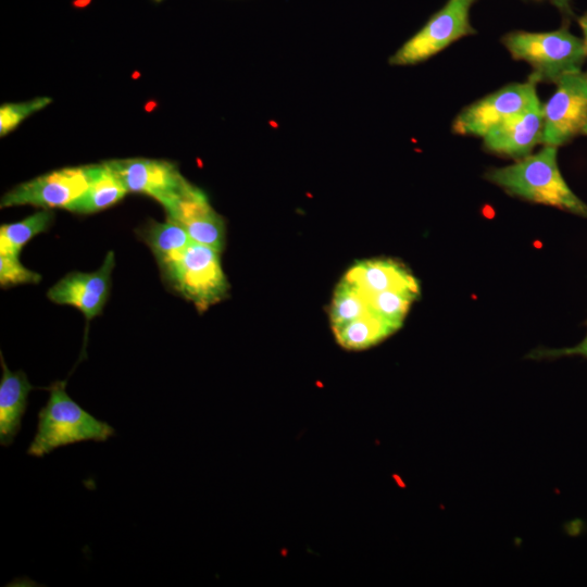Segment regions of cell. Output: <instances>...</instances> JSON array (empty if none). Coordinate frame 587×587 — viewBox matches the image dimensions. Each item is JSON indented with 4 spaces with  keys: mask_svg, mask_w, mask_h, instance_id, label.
<instances>
[{
    "mask_svg": "<svg viewBox=\"0 0 587 587\" xmlns=\"http://www.w3.org/2000/svg\"><path fill=\"white\" fill-rule=\"evenodd\" d=\"M541 137L542 104L539 101L491 128L482 139L486 151L516 161L541 145Z\"/></svg>",
    "mask_w": 587,
    "mask_h": 587,
    "instance_id": "cell-11",
    "label": "cell"
},
{
    "mask_svg": "<svg viewBox=\"0 0 587 587\" xmlns=\"http://www.w3.org/2000/svg\"><path fill=\"white\" fill-rule=\"evenodd\" d=\"M137 234L150 248L163 279L172 272L192 242L186 230L168 218L164 223L150 221L137 230Z\"/></svg>",
    "mask_w": 587,
    "mask_h": 587,
    "instance_id": "cell-15",
    "label": "cell"
},
{
    "mask_svg": "<svg viewBox=\"0 0 587 587\" xmlns=\"http://www.w3.org/2000/svg\"><path fill=\"white\" fill-rule=\"evenodd\" d=\"M114 266V252L109 251L97 271L66 274L48 290L47 297L54 303L77 308L88 324L102 313L110 296L111 274Z\"/></svg>",
    "mask_w": 587,
    "mask_h": 587,
    "instance_id": "cell-10",
    "label": "cell"
},
{
    "mask_svg": "<svg viewBox=\"0 0 587 587\" xmlns=\"http://www.w3.org/2000/svg\"><path fill=\"white\" fill-rule=\"evenodd\" d=\"M164 280L185 299L193 302L199 311L223 300L229 289L220 252L196 242L187 247Z\"/></svg>",
    "mask_w": 587,
    "mask_h": 587,
    "instance_id": "cell-5",
    "label": "cell"
},
{
    "mask_svg": "<svg viewBox=\"0 0 587 587\" xmlns=\"http://www.w3.org/2000/svg\"><path fill=\"white\" fill-rule=\"evenodd\" d=\"M167 218L179 224L192 242L218 252L225 243L223 217L211 207L205 193L192 186L182 198L165 209Z\"/></svg>",
    "mask_w": 587,
    "mask_h": 587,
    "instance_id": "cell-12",
    "label": "cell"
},
{
    "mask_svg": "<svg viewBox=\"0 0 587 587\" xmlns=\"http://www.w3.org/2000/svg\"><path fill=\"white\" fill-rule=\"evenodd\" d=\"M50 102L49 98H36L20 103H9L0 110V134L4 136L15 128L25 117L45 108Z\"/></svg>",
    "mask_w": 587,
    "mask_h": 587,
    "instance_id": "cell-22",
    "label": "cell"
},
{
    "mask_svg": "<svg viewBox=\"0 0 587 587\" xmlns=\"http://www.w3.org/2000/svg\"><path fill=\"white\" fill-rule=\"evenodd\" d=\"M366 296L386 290H413L420 292L416 278L400 263L390 259L360 261L345 275Z\"/></svg>",
    "mask_w": 587,
    "mask_h": 587,
    "instance_id": "cell-14",
    "label": "cell"
},
{
    "mask_svg": "<svg viewBox=\"0 0 587 587\" xmlns=\"http://www.w3.org/2000/svg\"><path fill=\"white\" fill-rule=\"evenodd\" d=\"M420 292L413 290H386L367 296L372 313L399 329Z\"/></svg>",
    "mask_w": 587,
    "mask_h": 587,
    "instance_id": "cell-20",
    "label": "cell"
},
{
    "mask_svg": "<svg viewBox=\"0 0 587 587\" xmlns=\"http://www.w3.org/2000/svg\"><path fill=\"white\" fill-rule=\"evenodd\" d=\"M87 186L85 166L61 168L14 187L2 197L0 205L7 208L30 204L45 209H66Z\"/></svg>",
    "mask_w": 587,
    "mask_h": 587,
    "instance_id": "cell-9",
    "label": "cell"
},
{
    "mask_svg": "<svg viewBox=\"0 0 587 587\" xmlns=\"http://www.w3.org/2000/svg\"><path fill=\"white\" fill-rule=\"evenodd\" d=\"M0 362V444L8 447L13 444L21 429L29 392L38 387L29 383L24 371H10L2 352Z\"/></svg>",
    "mask_w": 587,
    "mask_h": 587,
    "instance_id": "cell-13",
    "label": "cell"
},
{
    "mask_svg": "<svg viewBox=\"0 0 587 587\" xmlns=\"http://www.w3.org/2000/svg\"><path fill=\"white\" fill-rule=\"evenodd\" d=\"M49 399L38 412L37 430L27 449L32 457H43L76 442L105 441L114 428L76 403L66 392V379L47 387Z\"/></svg>",
    "mask_w": 587,
    "mask_h": 587,
    "instance_id": "cell-2",
    "label": "cell"
},
{
    "mask_svg": "<svg viewBox=\"0 0 587 587\" xmlns=\"http://www.w3.org/2000/svg\"><path fill=\"white\" fill-rule=\"evenodd\" d=\"M475 0H447L424 26L390 58L394 66L414 65L428 60L454 41L475 35L470 11Z\"/></svg>",
    "mask_w": 587,
    "mask_h": 587,
    "instance_id": "cell-4",
    "label": "cell"
},
{
    "mask_svg": "<svg viewBox=\"0 0 587 587\" xmlns=\"http://www.w3.org/2000/svg\"><path fill=\"white\" fill-rule=\"evenodd\" d=\"M501 42L514 60L532 67L529 80L557 84L564 76L583 71L587 59L583 39L567 27L550 32L513 30Z\"/></svg>",
    "mask_w": 587,
    "mask_h": 587,
    "instance_id": "cell-3",
    "label": "cell"
},
{
    "mask_svg": "<svg viewBox=\"0 0 587 587\" xmlns=\"http://www.w3.org/2000/svg\"><path fill=\"white\" fill-rule=\"evenodd\" d=\"M534 82L509 84L463 108L454 117L455 135L483 137L505 120L539 102Z\"/></svg>",
    "mask_w": 587,
    "mask_h": 587,
    "instance_id": "cell-7",
    "label": "cell"
},
{
    "mask_svg": "<svg viewBox=\"0 0 587 587\" xmlns=\"http://www.w3.org/2000/svg\"><path fill=\"white\" fill-rule=\"evenodd\" d=\"M329 311L333 330L371 312L367 296L345 277L336 287Z\"/></svg>",
    "mask_w": 587,
    "mask_h": 587,
    "instance_id": "cell-19",
    "label": "cell"
},
{
    "mask_svg": "<svg viewBox=\"0 0 587 587\" xmlns=\"http://www.w3.org/2000/svg\"><path fill=\"white\" fill-rule=\"evenodd\" d=\"M548 1L552 3L564 15L572 14L571 0H548Z\"/></svg>",
    "mask_w": 587,
    "mask_h": 587,
    "instance_id": "cell-24",
    "label": "cell"
},
{
    "mask_svg": "<svg viewBox=\"0 0 587 587\" xmlns=\"http://www.w3.org/2000/svg\"><path fill=\"white\" fill-rule=\"evenodd\" d=\"M485 178L511 196L587 217V203L561 174L557 147L542 146L513 164L490 168Z\"/></svg>",
    "mask_w": 587,
    "mask_h": 587,
    "instance_id": "cell-1",
    "label": "cell"
},
{
    "mask_svg": "<svg viewBox=\"0 0 587 587\" xmlns=\"http://www.w3.org/2000/svg\"><path fill=\"white\" fill-rule=\"evenodd\" d=\"M41 275L25 267L18 255L0 253V285L2 288L22 284H37Z\"/></svg>",
    "mask_w": 587,
    "mask_h": 587,
    "instance_id": "cell-21",
    "label": "cell"
},
{
    "mask_svg": "<svg viewBox=\"0 0 587 587\" xmlns=\"http://www.w3.org/2000/svg\"><path fill=\"white\" fill-rule=\"evenodd\" d=\"M587 136V72L572 73L555 84L542 104V146L562 147Z\"/></svg>",
    "mask_w": 587,
    "mask_h": 587,
    "instance_id": "cell-6",
    "label": "cell"
},
{
    "mask_svg": "<svg viewBox=\"0 0 587 587\" xmlns=\"http://www.w3.org/2000/svg\"><path fill=\"white\" fill-rule=\"evenodd\" d=\"M87 189L66 210L80 214L104 210L128 192L107 162L86 165Z\"/></svg>",
    "mask_w": 587,
    "mask_h": 587,
    "instance_id": "cell-16",
    "label": "cell"
},
{
    "mask_svg": "<svg viewBox=\"0 0 587 587\" xmlns=\"http://www.w3.org/2000/svg\"><path fill=\"white\" fill-rule=\"evenodd\" d=\"M107 164L129 192H139L159 201L164 209L182 198L191 185L177 166L164 160L123 159Z\"/></svg>",
    "mask_w": 587,
    "mask_h": 587,
    "instance_id": "cell-8",
    "label": "cell"
},
{
    "mask_svg": "<svg viewBox=\"0 0 587 587\" xmlns=\"http://www.w3.org/2000/svg\"><path fill=\"white\" fill-rule=\"evenodd\" d=\"M397 329L370 312L334 330L336 341L347 350H364L376 346Z\"/></svg>",
    "mask_w": 587,
    "mask_h": 587,
    "instance_id": "cell-17",
    "label": "cell"
},
{
    "mask_svg": "<svg viewBox=\"0 0 587 587\" xmlns=\"http://www.w3.org/2000/svg\"><path fill=\"white\" fill-rule=\"evenodd\" d=\"M570 355H579L587 359V334L584 339L573 347L560 348V349H541L536 350L530 353V358L542 359V358H560V357H570Z\"/></svg>",
    "mask_w": 587,
    "mask_h": 587,
    "instance_id": "cell-23",
    "label": "cell"
},
{
    "mask_svg": "<svg viewBox=\"0 0 587 587\" xmlns=\"http://www.w3.org/2000/svg\"><path fill=\"white\" fill-rule=\"evenodd\" d=\"M50 210L38 211L24 220L0 227V253L20 255L23 247L36 235L47 232L53 223Z\"/></svg>",
    "mask_w": 587,
    "mask_h": 587,
    "instance_id": "cell-18",
    "label": "cell"
},
{
    "mask_svg": "<svg viewBox=\"0 0 587 587\" xmlns=\"http://www.w3.org/2000/svg\"><path fill=\"white\" fill-rule=\"evenodd\" d=\"M577 23L583 34L582 39L584 42L586 57H587V11L582 16L578 17Z\"/></svg>",
    "mask_w": 587,
    "mask_h": 587,
    "instance_id": "cell-25",
    "label": "cell"
}]
</instances>
